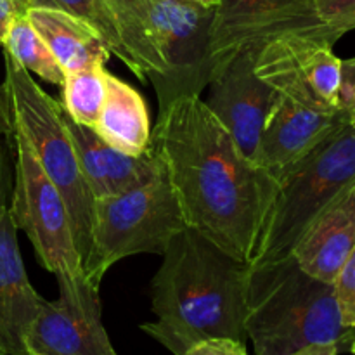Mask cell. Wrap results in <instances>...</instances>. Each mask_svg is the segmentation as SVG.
I'll return each mask as SVG.
<instances>
[{
    "label": "cell",
    "instance_id": "obj_1",
    "mask_svg": "<svg viewBox=\"0 0 355 355\" xmlns=\"http://www.w3.org/2000/svg\"><path fill=\"white\" fill-rule=\"evenodd\" d=\"M151 151L162 163L187 227L252 262L279 182L238 148L201 96L158 111Z\"/></svg>",
    "mask_w": 355,
    "mask_h": 355
},
{
    "label": "cell",
    "instance_id": "obj_2",
    "mask_svg": "<svg viewBox=\"0 0 355 355\" xmlns=\"http://www.w3.org/2000/svg\"><path fill=\"white\" fill-rule=\"evenodd\" d=\"M151 281L158 319L141 329L173 355L211 338L246 342L250 263L236 259L194 229L173 236Z\"/></svg>",
    "mask_w": 355,
    "mask_h": 355
},
{
    "label": "cell",
    "instance_id": "obj_3",
    "mask_svg": "<svg viewBox=\"0 0 355 355\" xmlns=\"http://www.w3.org/2000/svg\"><path fill=\"white\" fill-rule=\"evenodd\" d=\"M245 331L255 355H290L319 343L350 350L355 329L340 319L333 284L309 276L293 257L250 266Z\"/></svg>",
    "mask_w": 355,
    "mask_h": 355
},
{
    "label": "cell",
    "instance_id": "obj_4",
    "mask_svg": "<svg viewBox=\"0 0 355 355\" xmlns=\"http://www.w3.org/2000/svg\"><path fill=\"white\" fill-rule=\"evenodd\" d=\"M259 246L250 266L291 255L309 225L355 187V125L343 123L279 177Z\"/></svg>",
    "mask_w": 355,
    "mask_h": 355
},
{
    "label": "cell",
    "instance_id": "obj_5",
    "mask_svg": "<svg viewBox=\"0 0 355 355\" xmlns=\"http://www.w3.org/2000/svg\"><path fill=\"white\" fill-rule=\"evenodd\" d=\"M6 62V87L10 114L26 135L45 175L58 187L64 200L71 222L73 238L82 266H85L92 245V218L96 198L80 168L75 146L62 121L59 101L38 87L9 52L3 49Z\"/></svg>",
    "mask_w": 355,
    "mask_h": 355
},
{
    "label": "cell",
    "instance_id": "obj_6",
    "mask_svg": "<svg viewBox=\"0 0 355 355\" xmlns=\"http://www.w3.org/2000/svg\"><path fill=\"white\" fill-rule=\"evenodd\" d=\"M186 227L165 170L144 186L97 198L92 245L83 266L87 281L99 288L104 274L120 260L139 253L163 255L173 236Z\"/></svg>",
    "mask_w": 355,
    "mask_h": 355
},
{
    "label": "cell",
    "instance_id": "obj_7",
    "mask_svg": "<svg viewBox=\"0 0 355 355\" xmlns=\"http://www.w3.org/2000/svg\"><path fill=\"white\" fill-rule=\"evenodd\" d=\"M12 141L16 162L9 211L14 224L26 232L37 260L55 279H87L64 200L45 175L26 135L14 120Z\"/></svg>",
    "mask_w": 355,
    "mask_h": 355
},
{
    "label": "cell",
    "instance_id": "obj_8",
    "mask_svg": "<svg viewBox=\"0 0 355 355\" xmlns=\"http://www.w3.org/2000/svg\"><path fill=\"white\" fill-rule=\"evenodd\" d=\"M151 38L163 73L151 80L159 110L186 96H201L211 80L210 38L215 7L186 0H146Z\"/></svg>",
    "mask_w": 355,
    "mask_h": 355
},
{
    "label": "cell",
    "instance_id": "obj_9",
    "mask_svg": "<svg viewBox=\"0 0 355 355\" xmlns=\"http://www.w3.org/2000/svg\"><path fill=\"white\" fill-rule=\"evenodd\" d=\"M288 33L338 42L319 21L314 0H220L211 23V78L243 47Z\"/></svg>",
    "mask_w": 355,
    "mask_h": 355
},
{
    "label": "cell",
    "instance_id": "obj_10",
    "mask_svg": "<svg viewBox=\"0 0 355 355\" xmlns=\"http://www.w3.org/2000/svg\"><path fill=\"white\" fill-rule=\"evenodd\" d=\"M255 71L290 99L319 110H338L342 59L321 38L288 33L262 42Z\"/></svg>",
    "mask_w": 355,
    "mask_h": 355
},
{
    "label": "cell",
    "instance_id": "obj_11",
    "mask_svg": "<svg viewBox=\"0 0 355 355\" xmlns=\"http://www.w3.org/2000/svg\"><path fill=\"white\" fill-rule=\"evenodd\" d=\"M59 298L44 302L26 336L30 355H116L101 321L99 288L58 279Z\"/></svg>",
    "mask_w": 355,
    "mask_h": 355
},
{
    "label": "cell",
    "instance_id": "obj_12",
    "mask_svg": "<svg viewBox=\"0 0 355 355\" xmlns=\"http://www.w3.org/2000/svg\"><path fill=\"white\" fill-rule=\"evenodd\" d=\"M259 47L260 44H252L232 55L210 80L205 101L250 159L255 158L260 135L279 96L270 83L257 75Z\"/></svg>",
    "mask_w": 355,
    "mask_h": 355
},
{
    "label": "cell",
    "instance_id": "obj_13",
    "mask_svg": "<svg viewBox=\"0 0 355 355\" xmlns=\"http://www.w3.org/2000/svg\"><path fill=\"white\" fill-rule=\"evenodd\" d=\"M349 123L340 110H319L279 94L266 121L253 162L277 180L326 135Z\"/></svg>",
    "mask_w": 355,
    "mask_h": 355
},
{
    "label": "cell",
    "instance_id": "obj_14",
    "mask_svg": "<svg viewBox=\"0 0 355 355\" xmlns=\"http://www.w3.org/2000/svg\"><path fill=\"white\" fill-rule=\"evenodd\" d=\"M44 302L28 279L9 207H0V355H30L26 336Z\"/></svg>",
    "mask_w": 355,
    "mask_h": 355
},
{
    "label": "cell",
    "instance_id": "obj_15",
    "mask_svg": "<svg viewBox=\"0 0 355 355\" xmlns=\"http://www.w3.org/2000/svg\"><path fill=\"white\" fill-rule=\"evenodd\" d=\"M62 121L96 200L144 186L162 173V163L151 149L141 156L127 155L103 141L92 127L71 120L64 110Z\"/></svg>",
    "mask_w": 355,
    "mask_h": 355
},
{
    "label": "cell",
    "instance_id": "obj_16",
    "mask_svg": "<svg viewBox=\"0 0 355 355\" xmlns=\"http://www.w3.org/2000/svg\"><path fill=\"white\" fill-rule=\"evenodd\" d=\"M355 248V187L329 205L302 234L291 257L309 276L333 284Z\"/></svg>",
    "mask_w": 355,
    "mask_h": 355
},
{
    "label": "cell",
    "instance_id": "obj_17",
    "mask_svg": "<svg viewBox=\"0 0 355 355\" xmlns=\"http://www.w3.org/2000/svg\"><path fill=\"white\" fill-rule=\"evenodd\" d=\"M24 14L49 45L64 75L94 64H104L111 55L101 35L78 17L42 7H31Z\"/></svg>",
    "mask_w": 355,
    "mask_h": 355
},
{
    "label": "cell",
    "instance_id": "obj_18",
    "mask_svg": "<svg viewBox=\"0 0 355 355\" xmlns=\"http://www.w3.org/2000/svg\"><path fill=\"white\" fill-rule=\"evenodd\" d=\"M106 85V99L92 128L118 151L144 155L151 149V123L144 97L110 71Z\"/></svg>",
    "mask_w": 355,
    "mask_h": 355
},
{
    "label": "cell",
    "instance_id": "obj_19",
    "mask_svg": "<svg viewBox=\"0 0 355 355\" xmlns=\"http://www.w3.org/2000/svg\"><path fill=\"white\" fill-rule=\"evenodd\" d=\"M120 28L121 38L137 64L141 82L163 73V61L151 38L146 0H106Z\"/></svg>",
    "mask_w": 355,
    "mask_h": 355
},
{
    "label": "cell",
    "instance_id": "obj_20",
    "mask_svg": "<svg viewBox=\"0 0 355 355\" xmlns=\"http://www.w3.org/2000/svg\"><path fill=\"white\" fill-rule=\"evenodd\" d=\"M19 3L23 10L42 7V9L61 10L69 16L78 17L101 35L111 54L116 55L132 73L137 75V64L121 38L120 28L106 0H19Z\"/></svg>",
    "mask_w": 355,
    "mask_h": 355
},
{
    "label": "cell",
    "instance_id": "obj_21",
    "mask_svg": "<svg viewBox=\"0 0 355 355\" xmlns=\"http://www.w3.org/2000/svg\"><path fill=\"white\" fill-rule=\"evenodd\" d=\"M106 68L94 64L89 68L66 73L61 83L59 104L76 123L94 127L106 99Z\"/></svg>",
    "mask_w": 355,
    "mask_h": 355
},
{
    "label": "cell",
    "instance_id": "obj_22",
    "mask_svg": "<svg viewBox=\"0 0 355 355\" xmlns=\"http://www.w3.org/2000/svg\"><path fill=\"white\" fill-rule=\"evenodd\" d=\"M3 49L24 69L35 73L45 82L54 83V85H61L64 82V73H62L61 66L58 64L49 45L38 35L33 24L28 21L24 12L14 17L6 40H3Z\"/></svg>",
    "mask_w": 355,
    "mask_h": 355
},
{
    "label": "cell",
    "instance_id": "obj_23",
    "mask_svg": "<svg viewBox=\"0 0 355 355\" xmlns=\"http://www.w3.org/2000/svg\"><path fill=\"white\" fill-rule=\"evenodd\" d=\"M314 9L336 40L355 30V0H314Z\"/></svg>",
    "mask_w": 355,
    "mask_h": 355
},
{
    "label": "cell",
    "instance_id": "obj_24",
    "mask_svg": "<svg viewBox=\"0 0 355 355\" xmlns=\"http://www.w3.org/2000/svg\"><path fill=\"white\" fill-rule=\"evenodd\" d=\"M333 288L342 324L355 329V248L336 276Z\"/></svg>",
    "mask_w": 355,
    "mask_h": 355
},
{
    "label": "cell",
    "instance_id": "obj_25",
    "mask_svg": "<svg viewBox=\"0 0 355 355\" xmlns=\"http://www.w3.org/2000/svg\"><path fill=\"white\" fill-rule=\"evenodd\" d=\"M14 149L12 134L0 137V207H9L14 191Z\"/></svg>",
    "mask_w": 355,
    "mask_h": 355
},
{
    "label": "cell",
    "instance_id": "obj_26",
    "mask_svg": "<svg viewBox=\"0 0 355 355\" xmlns=\"http://www.w3.org/2000/svg\"><path fill=\"white\" fill-rule=\"evenodd\" d=\"M338 110L349 123L355 125V58L342 61L338 89Z\"/></svg>",
    "mask_w": 355,
    "mask_h": 355
},
{
    "label": "cell",
    "instance_id": "obj_27",
    "mask_svg": "<svg viewBox=\"0 0 355 355\" xmlns=\"http://www.w3.org/2000/svg\"><path fill=\"white\" fill-rule=\"evenodd\" d=\"M186 355H248L243 342L232 338H211L196 343Z\"/></svg>",
    "mask_w": 355,
    "mask_h": 355
},
{
    "label": "cell",
    "instance_id": "obj_28",
    "mask_svg": "<svg viewBox=\"0 0 355 355\" xmlns=\"http://www.w3.org/2000/svg\"><path fill=\"white\" fill-rule=\"evenodd\" d=\"M21 12H24V10L19 0H0V45H3L14 17Z\"/></svg>",
    "mask_w": 355,
    "mask_h": 355
},
{
    "label": "cell",
    "instance_id": "obj_29",
    "mask_svg": "<svg viewBox=\"0 0 355 355\" xmlns=\"http://www.w3.org/2000/svg\"><path fill=\"white\" fill-rule=\"evenodd\" d=\"M342 350H340L338 345L335 343H319V345H311L305 347V349L297 350V352L290 355H338Z\"/></svg>",
    "mask_w": 355,
    "mask_h": 355
},
{
    "label": "cell",
    "instance_id": "obj_30",
    "mask_svg": "<svg viewBox=\"0 0 355 355\" xmlns=\"http://www.w3.org/2000/svg\"><path fill=\"white\" fill-rule=\"evenodd\" d=\"M186 2L200 3V6H205V7H217L220 0H186Z\"/></svg>",
    "mask_w": 355,
    "mask_h": 355
},
{
    "label": "cell",
    "instance_id": "obj_31",
    "mask_svg": "<svg viewBox=\"0 0 355 355\" xmlns=\"http://www.w3.org/2000/svg\"><path fill=\"white\" fill-rule=\"evenodd\" d=\"M350 352H352L355 355V340L352 342V345H350Z\"/></svg>",
    "mask_w": 355,
    "mask_h": 355
}]
</instances>
